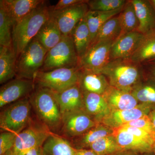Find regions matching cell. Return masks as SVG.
<instances>
[{
    "mask_svg": "<svg viewBox=\"0 0 155 155\" xmlns=\"http://www.w3.org/2000/svg\"><path fill=\"white\" fill-rule=\"evenodd\" d=\"M46 1L13 25L12 47L17 58L51 17V8Z\"/></svg>",
    "mask_w": 155,
    "mask_h": 155,
    "instance_id": "6da1fadb",
    "label": "cell"
},
{
    "mask_svg": "<svg viewBox=\"0 0 155 155\" xmlns=\"http://www.w3.org/2000/svg\"><path fill=\"white\" fill-rule=\"evenodd\" d=\"M143 66L130 59H115L110 61L99 73L107 78L111 86L131 93L143 79Z\"/></svg>",
    "mask_w": 155,
    "mask_h": 155,
    "instance_id": "7a4b0ae2",
    "label": "cell"
},
{
    "mask_svg": "<svg viewBox=\"0 0 155 155\" xmlns=\"http://www.w3.org/2000/svg\"><path fill=\"white\" fill-rule=\"evenodd\" d=\"M39 119L52 133L61 128L63 117L51 91L37 87L29 97Z\"/></svg>",
    "mask_w": 155,
    "mask_h": 155,
    "instance_id": "3957f363",
    "label": "cell"
},
{
    "mask_svg": "<svg viewBox=\"0 0 155 155\" xmlns=\"http://www.w3.org/2000/svg\"><path fill=\"white\" fill-rule=\"evenodd\" d=\"M31 105L28 96L6 106L0 115L1 131L17 135L28 127L31 123Z\"/></svg>",
    "mask_w": 155,
    "mask_h": 155,
    "instance_id": "277c9868",
    "label": "cell"
},
{
    "mask_svg": "<svg viewBox=\"0 0 155 155\" xmlns=\"http://www.w3.org/2000/svg\"><path fill=\"white\" fill-rule=\"evenodd\" d=\"M77 67H79V59L72 35H64L58 44L48 51L40 71Z\"/></svg>",
    "mask_w": 155,
    "mask_h": 155,
    "instance_id": "5b68a950",
    "label": "cell"
},
{
    "mask_svg": "<svg viewBox=\"0 0 155 155\" xmlns=\"http://www.w3.org/2000/svg\"><path fill=\"white\" fill-rule=\"evenodd\" d=\"M47 52L35 38L17 58L16 78L33 80L42 67Z\"/></svg>",
    "mask_w": 155,
    "mask_h": 155,
    "instance_id": "8992f818",
    "label": "cell"
},
{
    "mask_svg": "<svg viewBox=\"0 0 155 155\" xmlns=\"http://www.w3.org/2000/svg\"><path fill=\"white\" fill-rule=\"evenodd\" d=\"M80 67L60 68L49 71H38L34 81L38 87L60 93L78 84Z\"/></svg>",
    "mask_w": 155,
    "mask_h": 155,
    "instance_id": "52a82bcc",
    "label": "cell"
},
{
    "mask_svg": "<svg viewBox=\"0 0 155 155\" xmlns=\"http://www.w3.org/2000/svg\"><path fill=\"white\" fill-rule=\"evenodd\" d=\"M51 133L45 125L31 122L17 134L14 147L5 155H23L35 147L43 146Z\"/></svg>",
    "mask_w": 155,
    "mask_h": 155,
    "instance_id": "ba28073f",
    "label": "cell"
},
{
    "mask_svg": "<svg viewBox=\"0 0 155 155\" xmlns=\"http://www.w3.org/2000/svg\"><path fill=\"white\" fill-rule=\"evenodd\" d=\"M115 41H103L92 44L79 60V67L99 72L111 61V48Z\"/></svg>",
    "mask_w": 155,
    "mask_h": 155,
    "instance_id": "9c48e42d",
    "label": "cell"
},
{
    "mask_svg": "<svg viewBox=\"0 0 155 155\" xmlns=\"http://www.w3.org/2000/svg\"><path fill=\"white\" fill-rule=\"evenodd\" d=\"M87 2L74 5L60 11H52L51 8V16L55 20L63 35H72L75 26L85 17L89 11Z\"/></svg>",
    "mask_w": 155,
    "mask_h": 155,
    "instance_id": "30bf717a",
    "label": "cell"
},
{
    "mask_svg": "<svg viewBox=\"0 0 155 155\" xmlns=\"http://www.w3.org/2000/svg\"><path fill=\"white\" fill-rule=\"evenodd\" d=\"M35 87L33 80L16 78L9 81L0 88V107H4L28 97L33 92Z\"/></svg>",
    "mask_w": 155,
    "mask_h": 155,
    "instance_id": "8fae6325",
    "label": "cell"
},
{
    "mask_svg": "<svg viewBox=\"0 0 155 155\" xmlns=\"http://www.w3.org/2000/svg\"><path fill=\"white\" fill-rule=\"evenodd\" d=\"M97 124L84 110H81L63 117L61 130L66 136L74 137L82 135Z\"/></svg>",
    "mask_w": 155,
    "mask_h": 155,
    "instance_id": "7c38bea8",
    "label": "cell"
},
{
    "mask_svg": "<svg viewBox=\"0 0 155 155\" xmlns=\"http://www.w3.org/2000/svg\"><path fill=\"white\" fill-rule=\"evenodd\" d=\"M144 36L137 31L120 35L111 48V60L130 59L139 47Z\"/></svg>",
    "mask_w": 155,
    "mask_h": 155,
    "instance_id": "4fadbf2b",
    "label": "cell"
},
{
    "mask_svg": "<svg viewBox=\"0 0 155 155\" xmlns=\"http://www.w3.org/2000/svg\"><path fill=\"white\" fill-rule=\"evenodd\" d=\"M153 110L150 106L139 104L137 107L129 110H111L101 123L115 130L131 121L148 115Z\"/></svg>",
    "mask_w": 155,
    "mask_h": 155,
    "instance_id": "5bb4252c",
    "label": "cell"
},
{
    "mask_svg": "<svg viewBox=\"0 0 155 155\" xmlns=\"http://www.w3.org/2000/svg\"><path fill=\"white\" fill-rule=\"evenodd\" d=\"M52 92L62 117L76 111L84 110L83 91L78 84L61 92Z\"/></svg>",
    "mask_w": 155,
    "mask_h": 155,
    "instance_id": "9a60e30c",
    "label": "cell"
},
{
    "mask_svg": "<svg viewBox=\"0 0 155 155\" xmlns=\"http://www.w3.org/2000/svg\"><path fill=\"white\" fill-rule=\"evenodd\" d=\"M83 94L84 110L97 123H101L111 111L104 96L86 91Z\"/></svg>",
    "mask_w": 155,
    "mask_h": 155,
    "instance_id": "2e32d148",
    "label": "cell"
},
{
    "mask_svg": "<svg viewBox=\"0 0 155 155\" xmlns=\"http://www.w3.org/2000/svg\"><path fill=\"white\" fill-rule=\"evenodd\" d=\"M78 84L83 91L104 94L110 86L104 75L80 68Z\"/></svg>",
    "mask_w": 155,
    "mask_h": 155,
    "instance_id": "e0dca14e",
    "label": "cell"
},
{
    "mask_svg": "<svg viewBox=\"0 0 155 155\" xmlns=\"http://www.w3.org/2000/svg\"><path fill=\"white\" fill-rule=\"evenodd\" d=\"M45 1L44 0H1L0 6L6 11L14 24Z\"/></svg>",
    "mask_w": 155,
    "mask_h": 155,
    "instance_id": "ac0fdd59",
    "label": "cell"
},
{
    "mask_svg": "<svg viewBox=\"0 0 155 155\" xmlns=\"http://www.w3.org/2000/svg\"><path fill=\"white\" fill-rule=\"evenodd\" d=\"M111 110H129L139 104L132 94L110 85L103 94Z\"/></svg>",
    "mask_w": 155,
    "mask_h": 155,
    "instance_id": "d6986e66",
    "label": "cell"
},
{
    "mask_svg": "<svg viewBox=\"0 0 155 155\" xmlns=\"http://www.w3.org/2000/svg\"><path fill=\"white\" fill-rule=\"evenodd\" d=\"M139 25L137 31L145 35L155 29V12L149 0H131Z\"/></svg>",
    "mask_w": 155,
    "mask_h": 155,
    "instance_id": "ffe728a7",
    "label": "cell"
},
{
    "mask_svg": "<svg viewBox=\"0 0 155 155\" xmlns=\"http://www.w3.org/2000/svg\"><path fill=\"white\" fill-rule=\"evenodd\" d=\"M113 134L122 150L142 153H153V146L122 128L114 130Z\"/></svg>",
    "mask_w": 155,
    "mask_h": 155,
    "instance_id": "44dd1931",
    "label": "cell"
},
{
    "mask_svg": "<svg viewBox=\"0 0 155 155\" xmlns=\"http://www.w3.org/2000/svg\"><path fill=\"white\" fill-rule=\"evenodd\" d=\"M63 36L55 20L51 16L35 38L48 51L61 41Z\"/></svg>",
    "mask_w": 155,
    "mask_h": 155,
    "instance_id": "7402d4cb",
    "label": "cell"
},
{
    "mask_svg": "<svg viewBox=\"0 0 155 155\" xmlns=\"http://www.w3.org/2000/svg\"><path fill=\"white\" fill-rule=\"evenodd\" d=\"M17 57L12 47L0 46V84L16 77Z\"/></svg>",
    "mask_w": 155,
    "mask_h": 155,
    "instance_id": "603a6c76",
    "label": "cell"
},
{
    "mask_svg": "<svg viewBox=\"0 0 155 155\" xmlns=\"http://www.w3.org/2000/svg\"><path fill=\"white\" fill-rule=\"evenodd\" d=\"M71 35L80 60L86 54L91 45L90 33L85 17L76 25Z\"/></svg>",
    "mask_w": 155,
    "mask_h": 155,
    "instance_id": "cb8c5ba5",
    "label": "cell"
},
{
    "mask_svg": "<svg viewBox=\"0 0 155 155\" xmlns=\"http://www.w3.org/2000/svg\"><path fill=\"white\" fill-rule=\"evenodd\" d=\"M43 147L45 155H75V148L55 134L51 133Z\"/></svg>",
    "mask_w": 155,
    "mask_h": 155,
    "instance_id": "d4e9b609",
    "label": "cell"
},
{
    "mask_svg": "<svg viewBox=\"0 0 155 155\" xmlns=\"http://www.w3.org/2000/svg\"><path fill=\"white\" fill-rule=\"evenodd\" d=\"M155 58V29L144 35L141 44L130 58L134 63L143 65Z\"/></svg>",
    "mask_w": 155,
    "mask_h": 155,
    "instance_id": "484cf974",
    "label": "cell"
},
{
    "mask_svg": "<svg viewBox=\"0 0 155 155\" xmlns=\"http://www.w3.org/2000/svg\"><path fill=\"white\" fill-rule=\"evenodd\" d=\"M123 7L115 11L109 12L88 11L85 18L90 33L91 45L94 41L99 30L103 24L112 17L120 14Z\"/></svg>",
    "mask_w": 155,
    "mask_h": 155,
    "instance_id": "4316f807",
    "label": "cell"
},
{
    "mask_svg": "<svg viewBox=\"0 0 155 155\" xmlns=\"http://www.w3.org/2000/svg\"><path fill=\"white\" fill-rule=\"evenodd\" d=\"M131 93L140 104L155 109V81L147 76L132 90Z\"/></svg>",
    "mask_w": 155,
    "mask_h": 155,
    "instance_id": "83f0119b",
    "label": "cell"
},
{
    "mask_svg": "<svg viewBox=\"0 0 155 155\" xmlns=\"http://www.w3.org/2000/svg\"><path fill=\"white\" fill-rule=\"evenodd\" d=\"M114 130L102 123H99L79 136L75 143L76 149H88L89 147L98 140L112 135Z\"/></svg>",
    "mask_w": 155,
    "mask_h": 155,
    "instance_id": "f1b7e54d",
    "label": "cell"
},
{
    "mask_svg": "<svg viewBox=\"0 0 155 155\" xmlns=\"http://www.w3.org/2000/svg\"><path fill=\"white\" fill-rule=\"evenodd\" d=\"M119 17L121 28L120 35L137 30L139 23L131 0L127 1Z\"/></svg>",
    "mask_w": 155,
    "mask_h": 155,
    "instance_id": "f546056e",
    "label": "cell"
},
{
    "mask_svg": "<svg viewBox=\"0 0 155 155\" xmlns=\"http://www.w3.org/2000/svg\"><path fill=\"white\" fill-rule=\"evenodd\" d=\"M121 33V25L118 14L109 19L103 24L92 44L97 42L103 41H115L120 36Z\"/></svg>",
    "mask_w": 155,
    "mask_h": 155,
    "instance_id": "4dcf8cb0",
    "label": "cell"
},
{
    "mask_svg": "<svg viewBox=\"0 0 155 155\" xmlns=\"http://www.w3.org/2000/svg\"><path fill=\"white\" fill-rule=\"evenodd\" d=\"M88 149L99 155H111L123 150L119 146L114 134L98 140L91 145Z\"/></svg>",
    "mask_w": 155,
    "mask_h": 155,
    "instance_id": "1f68e13d",
    "label": "cell"
},
{
    "mask_svg": "<svg viewBox=\"0 0 155 155\" xmlns=\"http://www.w3.org/2000/svg\"><path fill=\"white\" fill-rule=\"evenodd\" d=\"M13 25L11 17L0 6V46L12 47Z\"/></svg>",
    "mask_w": 155,
    "mask_h": 155,
    "instance_id": "d6a6232c",
    "label": "cell"
},
{
    "mask_svg": "<svg viewBox=\"0 0 155 155\" xmlns=\"http://www.w3.org/2000/svg\"><path fill=\"white\" fill-rule=\"evenodd\" d=\"M127 2L125 0H91L87 4L89 11L109 12L123 8Z\"/></svg>",
    "mask_w": 155,
    "mask_h": 155,
    "instance_id": "836d02e7",
    "label": "cell"
},
{
    "mask_svg": "<svg viewBox=\"0 0 155 155\" xmlns=\"http://www.w3.org/2000/svg\"><path fill=\"white\" fill-rule=\"evenodd\" d=\"M17 134L12 132H2L0 134V155H5L14 147Z\"/></svg>",
    "mask_w": 155,
    "mask_h": 155,
    "instance_id": "e575fe53",
    "label": "cell"
},
{
    "mask_svg": "<svg viewBox=\"0 0 155 155\" xmlns=\"http://www.w3.org/2000/svg\"><path fill=\"white\" fill-rule=\"evenodd\" d=\"M124 125L140 128L146 131L155 139V130L148 115L131 121Z\"/></svg>",
    "mask_w": 155,
    "mask_h": 155,
    "instance_id": "d590c367",
    "label": "cell"
},
{
    "mask_svg": "<svg viewBox=\"0 0 155 155\" xmlns=\"http://www.w3.org/2000/svg\"><path fill=\"white\" fill-rule=\"evenodd\" d=\"M120 127L131 133L138 138L151 145L154 147L155 143V139L146 131L137 127L127 125H124Z\"/></svg>",
    "mask_w": 155,
    "mask_h": 155,
    "instance_id": "8d00e7d4",
    "label": "cell"
},
{
    "mask_svg": "<svg viewBox=\"0 0 155 155\" xmlns=\"http://www.w3.org/2000/svg\"><path fill=\"white\" fill-rule=\"evenodd\" d=\"M87 0H60L54 6H51V10L60 11L81 3L87 2Z\"/></svg>",
    "mask_w": 155,
    "mask_h": 155,
    "instance_id": "74e56055",
    "label": "cell"
},
{
    "mask_svg": "<svg viewBox=\"0 0 155 155\" xmlns=\"http://www.w3.org/2000/svg\"><path fill=\"white\" fill-rule=\"evenodd\" d=\"M111 155H155L153 153H142L129 150H122Z\"/></svg>",
    "mask_w": 155,
    "mask_h": 155,
    "instance_id": "f35d334b",
    "label": "cell"
},
{
    "mask_svg": "<svg viewBox=\"0 0 155 155\" xmlns=\"http://www.w3.org/2000/svg\"><path fill=\"white\" fill-rule=\"evenodd\" d=\"M23 155H45L43 147V146L35 147Z\"/></svg>",
    "mask_w": 155,
    "mask_h": 155,
    "instance_id": "ab89813d",
    "label": "cell"
},
{
    "mask_svg": "<svg viewBox=\"0 0 155 155\" xmlns=\"http://www.w3.org/2000/svg\"><path fill=\"white\" fill-rule=\"evenodd\" d=\"M75 155H99L89 149L75 148Z\"/></svg>",
    "mask_w": 155,
    "mask_h": 155,
    "instance_id": "60d3db41",
    "label": "cell"
},
{
    "mask_svg": "<svg viewBox=\"0 0 155 155\" xmlns=\"http://www.w3.org/2000/svg\"><path fill=\"white\" fill-rule=\"evenodd\" d=\"M145 68L146 74L149 78L155 81V67L144 65Z\"/></svg>",
    "mask_w": 155,
    "mask_h": 155,
    "instance_id": "b9f144b4",
    "label": "cell"
},
{
    "mask_svg": "<svg viewBox=\"0 0 155 155\" xmlns=\"http://www.w3.org/2000/svg\"><path fill=\"white\" fill-rule=\"evenodd\" d=\"M155 130V109L151 111L148 115Z\"/></svg>",
    "mask_w": 155,
    "mask_h": 155,
    "instance_id": "7bdbcfd3",
    "label": "cell"
},
{
    "mask_svg": "<svg viewBox=\"0 0 155 155\" xmlns=\"http://www.w3.org/2000/svg\"><path fill=\"white\" fill-rule=\"evenodd\" d=\"M143 65H146V66H151L155 67V58L150 60V61H148L146 63H145Z\"/></svg>",
    "mask_w": 155,
    "mask_h": 155,
    "instance_id": "ee69618b",
    "label": "cell"
},
{
    "mask_svg": "<svg viewBox=\"0 0 155 155\" xmlns=\"http://www.w3.org/2000/svg\"><path fill=\"white\" fill-rule=\"evenodd\" d=\"M150 3L151 4L155 12V0H149Z\"/></svg>",
    "mask_w": 155,
    "mask_h": 155,
    "instance_id": "f6af8a7d",
    "label": "cell"
},
{
    "mask_svg": "<svg viewBox=\"0 0 155 155\" xmlns=\"http://www.w3.org/2000/svg\"><path fill=\"white\" fill-rule=\"evenodd\" d=\"M153 153L155 154V143L154 146V147H153Z\"/></svg>",
    "mask_w": 155,
    "mask_h": 155,
    "instance_id": "bcb514c9",
    "label": "cell"
}]
</instances>
